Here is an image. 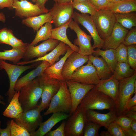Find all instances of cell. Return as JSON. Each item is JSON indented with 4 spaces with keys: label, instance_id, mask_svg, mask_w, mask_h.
<instances>
[{
    "label": "cell",
    "instance_id": "1",
    "mask_svg": "<svg viewBox=\"0 0 136 136\" xmlns=\"http://www.w3.org/2000/svg\"><path fill=\"white\" fill-rule=\"evenodd\" d=\"M79 106L86 110L115 111L116 103L111 97L94 87L87 92Z\"/></svg>",
    "mask_w": 136,
    "mask_h": 136
},
{
    "label": "cell",
    "instance_id": "2",
    "mask_svg": "<svg viewBox=\"0 0 136 136\" xmlns=\"http://www.w3.org/2000/svg\"><path fill=\"white\" fill-rule=\"evenodd\" d=\"M43 87L39 77L22 87L20 90L19 100L24 112L37 107L41 97Z\"/></svg>",
    "mask_w": 136,
    "mask_h": 136
},
{
    "label": "cell",
    "instance_id": "3",
    "mask_svg": "<svg viewBox=\"0 0 136 136\" xmlns=\"http://www.w3.org/2000/svg\"><path fill=\"white\" fill-rule=\"evenodd\" d=\"M72 100L68 87L64 81L61 82L59 89L53 96L49 105L44 115L57 112H63L70 114Z\"/></svg>",
    "mask_w": 136,
    "mask_h": 136
},
{
    "label": "cell",
    "instance_id": "4",
    "mask_svg": "<svg viewBox=\"0 0 136 136\" xmlns=\"http://www.w3.org/2000/svg\"><path fill=\"white\" fill-rule=\"evenodd\" d=\"M119 92L116 103V117L123 114L127 101L136 93V73L131 77L119 81Z\"/></svg>",
    "mask_w": 136,
    "mask_h": 136
},
{
    "label": "cell",
    "instance_id": "5",
    "mask_svg": "<svg viewBox=\"0 0 136 136\" xmlns=\"http://www.w3.org/2000/svg\"><path fill=\"white\" fill-rule=\"evenodd\" d=\"M90 16L101 38L103 40L107 38L116 22L114 13L110 10L104 9L96 11Z\"/></svg>",
    "mask_w": 136,
    "mask_h": 136
},
{
    "label": "cell",
    "instance_id": "6",
    "mask_svg": "<svg viewBox=\"0 0 136 136\" xmlns=\"http://www.w3.org/2000/svg\"><path fill=\"white\" fill-rule=\"evenodd\" d=\"M86 110L79 106L67 118L66 121L65 136H83L87 120Z\"/></svg>",
    "mask_w": 136,
    "mask_h": 136
},
{
    "label": "cell",
    "instance_id": "7",
    "mask_svg": "<svg viewBox=\"0 0 136 136\" xmlns=\"http://www.w3.org/2000/svg\"><path fill=\"white\" fill-rule=\"evenodd\" d=\"M43 87L41 103L37 107L41 111L48 107L51 100L57 93L62 82L43 74L39 77Z\"/></svg>",
    "mask_w": 136,
    "mask_h": 136
},
{
    "label": "cell",
    "instance_id": "8",
    "mask_svg": "<svg viewBox=\"0 0 136 136\" xmlns=\"http://www.w3.org/2000/svg\"><path fill=\"white\" fill-rule=\"evenodd\" d=\"M74 8L72 1L64 3H55L49 10L55 27L62 26L72 19Z\"/></svg>",
    "mask_w": 136,
    "mask_h": 136
},
{
    "label": "cell",
    "instance_id": "9",
    "mask_svg": "<svg viewBox=\"0 0 136 136\" xmlns=\"http://www.w3.org/2000/svg\"><path fill=\"white\" fill-rule=\"evenodd\" d=\"M37 63L27 66H23L8 63L3 60H0V68L3 69L9 78L10 86L6 95L8 96V101L9 102L12 98L16 91L14 90L15 84L20 75L29 69L35 67Z\"/></svg>",
    "mask_w": 136,
    "mask_h": 136
},
{
    "label": "cell",
    "instance_id": "10",
    "mask_svg": "<svg viewBox=\"0 0 136 136\" xmlns=\"http://www.w3.org/2000/svg\"><path fill=\"white\" fill-rule=\"evenodd\" d=\"M41 112L37 106L23 112L18 117L15 119V121L25 128L31 136L42 122L43 116L41 114Z\"/></svg>",
    "mask_w": 136,
    "mask_h": 136
},
{
    "label": "cell",
    "instance_id": "11",
    "mask_svg": "<svg viewBox=\"0 0 136 136\" xmlns=\"http://www.w3.org/2000/svg\"><path fill=\"white\" fill-rule=\"evenodd\" d=\"M87 64L79 67L73 73L70 80L88 85H96L100 79L92 62L88 60Z\"/></svg>",
    "mask_w": 136,
    "mask_h": 136
},
{
    "label": "cell",
    "instance_id": "12",
    "mask_svg": "<svg viewBox=\"0 0 136 136\" xmlns=\"http://www.w3.org/2000/svg\"><path fill=\"white\" fill-rule=\"evenodd\" d=\"M70 29L76 33L77 38L75 40V44L79 47L78 53L84 56L92 55L94 51L91 44L92 37L82 30L78 24L72 19L69 25Z\"/></svg>",
    "mask_w": 136,
    "mask_h": 136
},
{
    "label": "cell",
    "instance_id": "13",
    "mask_svg": "<svg viewBox=\"0 0 136 136\" xmlns=\"http://www.w3.org/2000/svg\"><path fill=\"white\" fill-rule=\"evenodd\" d=\"M12 7L15 9V15L21 18L33 17L49 12L46 8H41L27 0H13Z\"/></svg>",
    "mask_w": 136,
    "mask_h": 136
},
{
    "label": "cell",
    "instance_id": "14",
    "mask_svg": "<svg viewBox=\"0 0 136 136\" xmlns=\"http://www.w3.org/2000/svg\"><path fill=\"white\" fill-rule=\"evenodd\" d=\"M72 19L78 24L83 26L90 33L94 41L92 46L93 49L103 48L104 40L99 35L90 15L87 14L79 13L75 12H74Z\"/></svg>",
    "mask_w": 136,
    "mask_h": 136
},
{
    "label": "cell",
    "instance_id": "15",
    "mask_svg": "<svg viewBox=\"0 0 136 136\" xmlns=\"http://www.w3.org/2000/svg\"><path fill=\"white\" fill-rule=\"evenodd\" d=\"M65 81L71 99V114L76 110L87 92L94 87L95 85L84 84L70 80Z\"/></svg>",
    "mask_w": 136,
    "mask_h": 136
},
{
    "label": "cell",
    "instance_id": "16",
    "mask_svg": "<svg viewBox=\"0 0 136 136\" xmlns=\"http://www.w3.org/2000/svg\"><path fill=\"white\" fill-rule=\"evenodd\" d=\"M59 40L49 39L36 46L28 44L23 59L25 61H29L33 58L43 57L47 52L52 50L60 42Z\"/></svg>",
    "mask_w": 136,
    "mask_h": 136
},
{
    "label": "cell",
    "instance_id": "17",
    "mask_svg": "<svg viewBox=\"0 0 136 136\" xmlns=\"http://www.w3.org/2000/svg\"><path fill=\"white\" fill-rule=\"evenodd\" d=\"M88 60V56L75 52L71 54L65 61L62 70V75L65 80H70L73 73Z\"/></svg>",
    "mask_w": 136,
    "mask_h": 136
},
{
    "label": "cell",
    "instance_id": "18",
    "mask_svg": "<svg viewBox=\"0 0 136 136\" xmlns=\"http://www.w3.org/2000/svg\"><path fill=\"white\" fill-rule=\"evenodd\" d=\"M129 30L116 22L110 35L104 40L103 48L115 49L122 43Z\"/></svg>",
    "mask_w": 136,
    "mask_h": 136
},
{
    "label": "cell",
    "instance_id": "19",
    "mask_svg": "<svg viewBox=\"0 0 136 136\" xmlns=\"http://www.w3.org/2000/svg\"><path fill=\"white\" fill-rule=\"evenodd\" d=\"M69 47L66 44L60 41L51 52L44 56L34 60L20 62L16 65H23L39 61H45L48 62L50 66H51L55 63V62L59 60L61 56L65 54Z\"/></svg>",
    "mask_w": 136,
    "mask_h": 136
},
{
    "label": "cell",
    "instance_id": "20",
    "mask_svg": "<svg viewBox=\"0 0 136 136\" xmlns=\"http://www.w3.org/2000/svg\"><path fill=\"white\" fill-rule=\"evenodd\" d=\"M119 83V81L113 74L107 79L100 80L94 88L111 97L116 103L118 96Z\"/></svg>",
    "mask_w": 136,
    "mask_h": 136
},
{
    "label": "cell",
    "instance_id": "21",
    "mask_svg": "<svg viewBox=\"0 0 136 136\" xmlns=\"http://www.w3.org/2000/svg\"><path fill=\"white\" fill-rule=\"evenodd\" d=\"M70 115V114L61 112L53 113L47 120L41 123L38 129L31 136L45 135L57 123L63 120H66Z\"/></svg>",
    "mask_w": 136,
    "mask_h": 136
},
{
    "label": "cell",
    "instance_id": "22",
    "mask_svg": "<svg viewBox=\"0 0 136 136\" xmlns=\"http://www.w3.org/2000/svg\"><path fill=\"white\" fill-rule=\"evenodd\" d=\"M86 114L88 121L97 123L107 128L111 123L114 121L116 117L115 110L110 111L108 113L104 114L93 110L88 109L86 110Z\"/></svg>",
    "mask_w": 136,
    "mask_h": 136
},
{
    "label": "cell",
    "instance_id": "23",
    "mask_svg": "<svg viewBox=\"0 0 136 136\" xmlns=\"http://www.w3.org/2000/svg\"><path fill=\"white\" fill-rule=\"evenodd\" d=\"M50 66L47 62L42 61L36 68L17 80L15 86V91H18L20 90L23 86L37 77L42 75L45 70Z\"/></svg>",
    "mask_w": 136,
    "mask_h": 136
},
{
    "label": "cell",
    "instance_id": "24",
    "mask_svg": "<svg viewBox=\"0 0 136 136\" xmlns=\"http://www.w3.org/2000/svg\"><path fill=\"white\" fill-rule=\"evenodd\" d=\"M74 52L69 47L64 56L58 61L46 68L44 74L50 77L56 79L61 82L65 81L62 74L64 64L69 56Z\"/></svg>",
    "mask_w": 136,
    "mask_h": 136
},
{
    "label": "cell",
    "instance_id": "25",
    "mask_svg": "<svg viewBox=\"0 0 136 136\" xmlns=\"http://www.w3.org/2000/svg\"><path fill=\"white\" fill-rule=\"evenodd\" d=\"M88 57L89 60L95 67L98 75L100 80L107 79L113 73L102 57H100L92 54L88 56Z\"/></svg>",
    "mask_w": 136,
    "mask_h": 136
},
{
    "label": "cell",
    "instance_id": "26",
    "mask_svg": "<svg viewBox=\"0 0 136 136\" xmlns=\"http://www.w3.org/2000/svg\"><path fill=\"white\" fill-rule=\"evenodd\" d=\"M47 22L53 23L52 17L49 12L33 17L25 18L22 20V23L32 28L37 31L44 24Z\"/></svg>",
    "mask_w": 136,
    "mask_h": 136
},
{
    "label": "cell",
    "instance_id": "27",
    "mask_svg": "<svg viewBox=\"0 0 136 136\" xmlns=\"http://www.w3.org/2000/svg\"><path fill=\"white\" fill-rule=\"evenodd\" d=\"M72 19L62 26L53 29L50 38L56 39L64 43L74 52H78L79 47L71 42L68 38L66 34L67 29L69 27V24Z\"/></svg>",
    "mask_w": 136,
    "mask_h": 136
},
{
    "label": "cell",
    "instance_id": "28",
    "mask_svg": "<svg viewBox=\"0 0 136 136\" xmlns=\"http://www.w3.org/2000/svg\"><path fill=\"white\" fill-rule=\"evenodd\" d=\"M20 90L16 92L10 103L3 112L5 116L15 119L24 112L19 100Z\"/></svg>",
    "mask_w": 136,
    "mask_h": 136
},
{
    "label": "cell",
    "instance_id": "29",
    "mask_svg": "<svg viewBox=\"0 0 136 136\" xmlns=\"http://www.w3.org/2000/svg\"><path fill=\"white\" fill-rule=\"evenodd\" d=\"M114 13H125L136 11V0H124L111 3L106 9Z\"/></svg>",
    "mask_w": 136,
    "mask_h": 136
},
{
    "label": "cell",
    "instance_id": "30",
    "mask_svg": "<svg viewBox=\"0 0 136 136\" xmlns=\"http://www.w3.org/2000/svg\"><path fill=\"white\" fill-rule=\"evenodd\" d=\"M115 49L112 48L102 50L97 48L92 54L95 56H101L113 72L118 63L115 58Z\"/></svg>",
    "mask_w": 136,
    "mask_h": 136
},
{
    "label": "cell",
    "instance_id": "31",
    "mask_svg": "<svg viewBox=\"0 0 136 136\" xmlns=\"http://www.w3.org/2000/svg\"><path fill=\"white\" fill-rule=\"evenodd\" d=\"M116 22L124 28L130 29L136 26V13H114Z\"/></svg>",
    "mask_w": 136,
    "mask_h": 136
},
{
    "label": "cell",
    "instance_id": "32",
    "mask_svg": "<svg viewBox=\"0 0 136 136\" xmlns=\"http://www.w3.org/2000/svg\"><path fill=\"white\" fill-rule=\"evenodd\" d=\"M26 51L13 48L10 50H4L0 51V60L9 61L17 64L23 58Z\"/></svg>",
    "mask_w": 136,
    "mask_h": 136
},
{
    "label": "cell",
    "instance_id": "33",
    "mask_svg": "<svg viewBox=\"0 0 136 136\" xmlns=\"http://www.w3.org/2000/svg\"><path fill=\"white\" fill-rule=\"evenodd\" d=\"M136 70L132 68L128 64L118 62L113 72L116 79L120 81L133 75Z\"/></svg>",
    "mask_w": 136,
    "mask_h": 136
},
{
    "label": "cell",
    "instance_id": "34",
    "mask_svg": "<svg viewBox=\"0 0 136 136\" xmlns=\"http://www.w3.org/2000/svg\"><path fill=\"white\" fill-rule=\"evenodd\" d=\"M52 24L50 22H47L37 31L34 39L30 44L35 46L41 41H45L50 39L53 29Z\"/></svg>",
    "mask_w": 136,
    "mask_h": 136
},
{
    "label": "cell",
    "instance_id": "35",
    "mask_svg": "<svg viewBox=\"0 0 136 136\" xmlns=\"http://www.w3.org/2000/svg\"><path fill=\"white\" fill-rule=\"evenodd\" d=\"M74 8L82 14H89L92 16L96 11L88 0H74L72 1Z\"/></svg>",
    "mask_w": 136,
    "mask_h": 136
},
{
    "label": "cell",
    "instance_id": "36",
    "mask_svg": "<svg viewBox=\"0 0 136 136\" xmlns=\"http://www.w3.org/2000/svg\"><path fill=\"white\" fill-rule=\"evenodd\" d=\"M115 54L118 62H125L128 64L127 46L121 43L115 49Z\"/></svg>",
    "mask_w": 136,
    "mask_h": 136
},
{
    "label": "cell",
    "instance_id": "37",
    "mask_svg": "<svg viewBox=\"0 0 136 136\" xmlns=\"http://www.w3.org/2000/svg\"><path fill=\"white\" fill-rule=\"evenodd\" d=\"M11 136H30V133L24 127L13 120L10 122Z\"/></svg>",
    "mask_w": 136,
    "mask_h": 136
},
{
    "label": "cell",
    "instance_id": "38",
    "mask_svg": "<svg viewBox=\"0 0 136 136\" xmlns=\"http://www.w3.org/2000/svg\"><path fill=\"white\" fill-rule=\"evenodd\" d=\"M9 45L12 48L26 51L28 44L24 43L22 41L15 37L10 30L9 33Z\"/></svg>",
    "mask_w": 136,
    "mask_h": 136
},
{
    "label": "cell",
    "instance_id": "39",
    "mask_svg": "<svg viewBox=\"0 0 136 136\" xmlns=\"http://www.w3.org/2000/svg\"><path fill=\"white\" fill-rule=\"evenodd\" d=\"M101 126L99 124L88 121L86 123L83 136H98V130Z\"/></svg>",
    "mask_w": 136,
    "mask_h": 136
},
{
    "label": "cell",
    "instance_id": "40",
    "mask_svg": "<svg viewBox=\"0 0 136 136\" xmlns=\"http://www.w3.org/2000/svg\"><path fill=\"white\" fill-rule=\"evenodd\" d=\"M132 120L123 115L116 117L114 122L125 131L131 129L130 125Z\"/></svg>",
    "mask_w": 136,
    "mask_h": 136
},
{
    "label": "cell",
    "instance_id": "41",
    "mask_svg": "<svg viewBox=\"0 0 136 136\" xmlns=\"http://www.w3.org/2000/svg\"><path fill=\"white\" fill-rule=\"evenodd\" d=\"M107 129L111 136H127L124 130L114 122L111 123Z\"/></svg>",
    "mask_w": 136,
    "mask_h": 136
},
{
    "label": "cell",
    "instance_id": "42",
    "mask_svg": "<svg viewBox=\"0 0 136 136\" xmlns=\"http://www.w3.org/2000/svg\"><path fill=\"white\" fill-rule=\"evenodd\" d=\"M127 47L128 64L132 69H136V45Z\"/></svg>",
    "mask_w": 136,
    "mask_h": 136
},
{
    "label": "cell",
    "instance_id": "43",
    "mask_svg": "<svg viewBox=\"0 0 136 136\" xmlns=\"http://www.w3.org/2000/svg\"><path fill=\"white\" fill-rule=\"evenodd\" d=\"M122 43L127 46L136 45V27H133L129 31Z\"/></svg>",
    "mask_w": 136,
    "mask_h": 136
},
{
    "label": "cell",
    "instance_id": "44",
    "mask_svg": "<svg viewBox=\"0 0 136 136\" xmlns=\"http://www.w3.org/2000/svg\"><path fill=\"white\" fill-rule=\"evenodd\" d=\"M96 11L106 8L111 3L108 0H88Z\"/></svg>",
    "mask_w": 136,
    "mask_h": 136
},
{
    "label": "cell",
    "instance_id": "45",
    "mask_svg": "<svg viewBox=\"0 0 136 136\" xmlns=\"http://www.w3.org/2000/svg\"><path fill=\"white\" fill-rule=\"evenodd\" d=\"M65 120H63L60 125L57 128L54 130L50 131L45 135L46 136H65Z\"/></svg>",
    "mask_w": 136,
    "mask_h": 136
},
{
    "label": "cell",
    "instance_id": "46",
    "mask_svg": "<svg viewBox=\"0 0 136 136\" xmlns=\"http://www.w3.org/2000/svg\"><path fill=\"white\" fill-rule=\"evenodd\" d=\"M10 30L6 28L0 30V44L9 45V33Z\"/></svg>",
    "mask_w": 136,
    "mask_h": 136
},
{
    "label": "cell",
    "instance_id": "47",
    "mask_svg": "<svg viewBox=\"0 0 136 136\" xmlns=\"http://www.w3.org/2000/svg\"><path fill=\"white\" fill-rule=\"evenodd\" d=\"M122 115L129 118L132 120H136V105L126 109Z\"/></svg>",
    "mask_w": 136,
    "mask_h": 136
},
{
    "label": "cell",
    "instance_id": "48",
    "mask_svg": "<svg viewBox=\"0 0 136 136\" xmlns=\"http://www.w3.org/2000/svg\"><path fill=\"white\" fill-rule=\"evenodd\" d=\"M10 122V120L7 121V126L5 129H2L0 128V136H11Z\"/></svg>",
    "mask_w": 136,
    "mask_h": 136
},
{
    "label": "cell",
    "instance_id": "49",
    "mask_svg": "<svg viewBox=\"0 0 136 136\" xmlns=\"http://www.w3.org/2000/svg\"><path fill=\"white\" fill-rule=\"evenodd\" d=\"M13 0H0V9L5 8L13 9L12 5Z\"/></svg>",
    "mask_w": 136,
    "mask_h": 136
},
{
    "label": "cell",
    "instance_id": "50",
    "mask_svg": "<svg viewBox=\"0 0 136 136\" xmlns=\"http://www.w3.org/2000/svg\"><path fill=\"white\" fill-rule=\"evenodd\" d=\"M134 94L133 97H131L126 102L124 107L125 111L136 105V93Z\"/></svg>",
    "mask_w": 136,
    "mask_h": 136
},
{
    "label": "cell",
    "instance_id": "51",
    "mask_svg": "<svg viewBox=\"0 0 136 136\" xmlns=\"http://www.w3.org/2000/svg\"><path fill=\"white\" fill-rule=\"evenodd\" d=\"M48 1V0H36L35 4L41 8H46L45 6V4Z\"/></svg>",
    "mask_w": 136,
    "mask_h": 136
},
{
    "label": "cell",
    "instance_id": "52",
    "mask_svg": "<svg viewBox=\"0 0 136 136\" xmlns=\"http://www.w3.org/2000/svg\"><path fill=\"white\" fill-rule=\"evenodd\" d=\"M130 127L133 131L136 132V120H132L131 124Z\"/></svg>",
    "mask_w": 136,
    "mask_h": 136
},
{
    "label": "cell",
    "instance_id": "53",
    "mask_svg": "<svg viewBox=\"0 0 136 136\" xmlns=\"http://www.w3.org/2000/svg\"><path fill=\"white\" fill-rule=\"evenodd\" d=\"M56 3H64L73 1L74 0H53Z\"/></svg>",
    "mask_w": 136,
    "mask_h": 136
},
{
    "label": "cell",
    "instance_id": "54",
    "mask_svg": "<svg viewBox=\"0 0 136 136\" xmlns=\"http://www.w3.org/2000/svg\"><path fill=\"white\" fill-rule=\"evenodd\" d=\"M6 21V17L4 14L2 12L0 13V21L4 22Z\"/></svg>",
    "mask_w": 136,
    "mask_h": 136
},
{
    "label": "cell",
    "instance_id": "55",
    "mask_svg": "<svg viewBox=\"0 0 136 136\" xmlns=\"http://www.w3.org/2000/svg\"><path fill=\"white\" fill-rule=\"evenodd\" d=\"M101 136H111L110 134L107 131H101L100 134Z\"/></svg>",
    "mask_w": 136,
    "mask_h": 136
},
{
    "label": "cell",
    "instance_id": "56",
    "mask_svg": "<svg viewBox=\"0 0 136 136\" xmlns=\"http://www.w3.org/2000/svg\"><path fill=\"white\" fill-rule=\"evenodd\" d=\"M124 0H108V1L110 3H113L118 2Z\"/></svg>",
    "mask_w": 136,
    "mask_h": 136
},
{
    "label": "cell",
    "instance_id": "57",
    "mask_svg": "<svg viewBox=\"0 0 136 136\" xmlns=\"http://www.w3.org/2000/svg\"><path fill=\"white\" fill-rule=\"evenodd\" d=\"M0 103L4 105H5L6 104L5 103L1 101L0 99Z\"/></svg>",
    "mask_w": 136,
    "mask_h": 136
},
{
    "label": "cell",
    "instance_id": "58",
    "mask_svg": "<svg viewBox=\"0 0 136 136\" xmlns=\"http://www.w3.org/2000/svg\"><path fill=\"white\" fill-rule=\"evenodd\" d=\"M0 99L2 100H4V99L3 96L0 95Z\"/></svg>",
    "mask_w": 136,
    "mask_h": 136
},
{
    "label": "cell",
    "instance_id": "59",
    "mask_svg": "<svg viewBox=\"0 0 136 136\" xmlns=\"http://www.w3.org/2000/svg\"><path fill=\"white\" fill-rule=\"evenodd\" d=\"M23 0H20V1H22ZM32 1L34 2H36V0H32Z\"/></svg>",
    "mask_w": 136,
    "mask_h": 136
},
{
    "label": "cell",
    "instance_id": "60",
    "mask_svg": "<svg viewBox=\"0 0 136 136\" xmlns=\"http://www.w3.org/2000/svg\"><path fill=\"white\" fill-rule=\"evenodd\" d=\"M1 121H0V127L1 125Z\"/></svg>",
    "mask_w": 136,
    "mask_h": 136
},
{
    "label": "cell",
    "instance_id": "61",
    "mask_svg": "<svg viewBox=\"0 0 136 136\" xmlns=\"http://www.w3.org/2000/svg\"></svg>",
    "mask_w": 136,
    "mask_h": 136
},
{
    "label": "cell",
    "instance_id": "62",
    "mask_svg": "<svg viewBox=\"0 0 136 136\" xmlns=\"http://www.w3.org/2000/svg\"></svg>",
    "mask_w": 136,
    "mask_h": 136
}]
</instances>
